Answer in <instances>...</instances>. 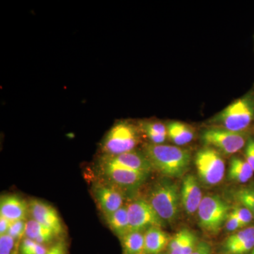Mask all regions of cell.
Masks as SVG:
<instances>
[{
    "label": "cell",
    "mask_w": 254,
    "mask_h": 254,
    "mask_svg": "<svg viewBox=\"0 0 254 254\" xmlns=\"http://www.w3.org/2000/svg\"><path fill=\"white\" fill-rule=\"evenodd\" d=\"M245 159L254 171V137L250 136L245 147Z\"/></svg>",
    "instance_id": "f546056e"
},
{
    "label": "cell",
    "mask_w": 254,
    "mask_h": 254,
    "mask_svg": "<svg viewBox=\"0 0 254 254\" xmlns=\"http://www.w3.org/2000/svg\"><path fill=\"white\" fill-rule=\"evenodd\" d=\"M227 173L228 181L245 185L252 180L254 171L245 158L233 156L230 160Z\"/></svg>",
    "instance_id": "2e32d148"
},
{
    "label": "cell",
    "mask_w": 254,
    "mask_h": 254,
    "mask_svg": "<svg viewBox=\"0 0 254 254\" xmlns=\"http://www.w3.org/2000/svg\"><path fill=\"white\" fill-rule=\"evenodd\" d=\"M14 254H18L17 253Z\"/></svg>",
    "instance_id": "d590c367"
},
{
    "label": "cell",
    "mask_w": 254,
    "mask_h": 254,
    "mask_svg": "<svg viewBox=\"0 0 254 254\" xmlns=\"http://www.w3.org/2000/svg\"><path fill=\"white\" fill-rule=\"evenodd\" d=\"M197 175L200 183L206 187H215L223 180L225 162L221 153L205 146L197 152L194 160Z\"/></svg>",
    "instance_id": "8992f818"
},
{
    "label": "cell",
    "mask_w": 254,
    "mask_h": 254,
    "mask_svg": "<svg viewBox=\"0 0 254 254\" xmlns=\"http://www.w3.org/2000/svg\"><path fill=\"white\" fill-rule=\"evenodd\" d=\"M127 207L130 232H144L150 227H163L166 223L145 198L132 200Z\"/></svg>",
    "instance_id": "9c48e42d"
},
{
    "label": "cell",
    "mask_w": 254,
    "mask_h": 254,
    "mask_svg": "<svg viewBox=\"0 0 254 254\" xmlns=\"http://www.w3.org/2000/svg\"><path fill=\"white\" fill-rule=\"evenodd\" d=\"M110 230L121 240L130 232L127 205H124L115 213L105 218Z\"/></svg>",
    "instance_id": "ffe728a7"
},
{
    "label": "cell",
    "mask_w": 254,
    "mask_h": 254,
    "mask_svg": "<svg viewBox=\"0 0 254 254\" xmlns=\"http://www.w3.org/2000/svg\"><path fill=\"white\" fill-rule=\"evenodd\" d=\"M228 195L236 204L248 209L254 218V184L230 189Z\"/></svg>",
    "instance_id": "44dd1931"
},
{
    "label": "cell",
    "mask_w": 254,
    "mask_h": 254,
    "mask_svg": "<svg viewBox=\"0 0 254 254\" xmlns=\"http://www.w3.org/2000/svg\"><path fill=\"white\" fill-rule=\"evenodd\" d=\"M191 254H211V247L205 242H200Z\"/></svg>",
    "instance_id": "1f68e13d"
},
{
    "label": "cell",
    "mask_w": 254,
    "mask_h": 254,
    "mask_svg": "<svg viewBox=\"0 0 254 254\" xmlns=\"http://www.w3.org/2000/svg\"><path fill=\"white\" fill-rule=\"evenodd\" d=\"M249 254H254V248L253 249V250H252V252H251Z\"/></svg>",
    "instance_id": "836d02e7"
},
{
    "label": "cell",
    "mask_w": 254,
    "mask_h": 254,
    "mask_svg": "<svg viewBox=\"0 0 254 254\" xmlns=\"http://www.w3.org/2000/svg\"><path fill=\"white\" fill-rule=\"evenodd\" d=\"M199 183L198 177L190 174L182 180L180 187V200L182 208L187 215H193L197 213L204 197Z\"/></svg>",
    "instance_id": "4fadbf2b"
},
{
    "label": "cell",
    "mask_w": 254,
    "mask_h": 254,
    "mask_svg": "<svg viewBox=\"0 0 254 254\" xmlns=\"http://www.w3.org/2000/svg\"><path fill=\"white\" fill-rule=\"evenodd\" d=\"M167 128L168 138L177 146L188 144L194 138V129L186 123L171 122L167 125Z\"/></svg>",
    "instance_id": "ac0fdd59"
},
{
    "label": "cell",
    "mask_w": 254,
    "mask_h": 254,
    "mask_svg": "<svg viewBox=\"0 0 254 254\" xmlns=\"http://www.w3.org/2000/svg\"><path fill=\"white\" fill-rule=\"evenodd\" d=\"M141 137L138 127L128 122L115 123L101 143L103 155H115L134 150Z\"/></svg>",
    "instance_id": "5b68a950"
},
{
    "label": "cell",
    "mask_w": 254,
    "mask_h": 254,
    "mask_svg": "<svg viewBox=\"0 0 254 254\" xmlns=\"http://www.w3.org/2000/svg\"><path fill=\"white\" fill-rule=\"evenodd\" d=\"M97 170L100 179L109 182L123 190L139 188L150 175V173L99 163H97Z\"/></svg>",
    "instance_id": "ba28073f"
},
{
    "label": "cell",
    "mask_w": 254,
    "mask_h": 254,
    "mask_svg": "<svg viewBox=\"0 0 254 254\" xmlns=\"http://www.w3.org/2000/svg\"><path fill=\"white\" fill-rule=\"evenodd\" d=\"M25 237L46 246L53 242L58 236L49 227L31 218L26 220Z\"/></svg>",
    "instance_id": "d6986e66"
},
{
    "label": "cell",
    "mask_w": 254,
    "mask_h": 254,
    "mask_svg": "<svg viewBox=\"0 0 254 254\" xmlns=\"http://www.w3.org/2000/svg\"><path fill=\"white\" fill-rule=\"evenodd\" d=\"M92 191L95 201L105 218L115 213L125 205L124 190L103 179L94 183Z\"/></svg>",
    "instance_id": "30bf717a"
},
{
    "label": "cell",
    "mask_w": 254,
    "mask_h": 254,
    "mask_svg": "<svg viewBox=\"0 0 254 254\" xmlns=\"http://www.w3.org/2000/svg\"><path fill=\"white\" fill-rule=\"evenodd\" d=\"M231 212L236 215L237 218L243 225V226L247 227L254 220L253 215L250 210L242 205L236 204L232 208Z\"/></svg>",
    "instance_id": "4316f807"
},
{
    "label": "cell",
    "mask_w": 254,
    "mask_h": 254,
    "mask_svg": "<svg viewBox=\"0 0 254 254\" xmlns=\"http://www.w3.org/2000/svg\"><path fill=\"white\" fill-rule=\"evenodd\" d=\"M29 204V216L40 222L42 225L49 227L60 237L64 232V225L59 213L54 207L46 202L39 199H31Z\"/></svg>",
    "instance_id": "8fae6325"
},
{
    "label": "cell",
    "mask_w": 254,
    "mask_h": 254,
    "mask_svg": "<svg viewBox=\"0 0 254 254\" xmlns=\"http://www.w3.org/2000/svg\"><path fill=\"white\" fill-rule=\"evenodd\" d=\"M48 249L46 246L24 237L19 244L20 254H46Z\"/></svg>",
    "instance_id": "cb8c5ba5"
},
{
    "label": "cell",
    "mask_w": 254,
    "mask_h": 254,
    "mask_svg": "<svg viewBox=\"0 0 254 254\" xmlns=\"http://www.w3.org/2000/svg\"><path fill=\"white\" fill-rule=\"evenodd\" d=\"M145 200L165 222L176 221L180 215V187L171 179L164 177L155 182L147 193Z\"/></svg>",
    "instance_id": "7a4b0ae2"
},
{
    "label": "cell",
    "mask_w": 254,
    "mask_h": 254,
    "mask_svg": "<svg viewBox=\"0 0 254 254\" xmlns=\"http://www.w3.org/2000/svg\"><path fill=\"white\" fill-rule=\"evenodd\" d=\"M254 248V226L242 229L230 235L222 246L224 254H249Z\"/></svg>",
    "instance_id": "5bb4252c"
},
{
    "label": "cell",
    "mask_w": 254,
    "mask_h": 254,
    "mask_svg": "<svg viewBox=\"0 0 254 254\" xmlns=\"http://www.w3.org/2000/svg\"><path fill=\"white\" fill-rule=\"evenodd\" d=\"M163 254V253H161V254Z\"/></svg>",
    "instance_id": "e575fe53"
},
{
    "label": "cell",
    "mask_w": 254,
    "mask_h": 254,
    "mask_svg": "<svg viewBox=\"0 0 254 254\" xmlns=\"http://www.w3.org/2000/svg\"><path fill=\"white\" fill-rule=\"evenodd\" d=\"M254 121V97L247 95L229 105L215 116L213 123L235 132L247 131Z\"/></svg>",
    "instance_id": "3957f363"
},
{
    "label": "cell",
    "mask_w": 254,
    "mask_h": 254,
    "mask_svg": "<svg viewBox=\"0 0 254 254\" xmlns=\"http://www.w3.org/2000/svg\"><path fill=\"white\" fill-rule=\"evenodd\" d=\"M0 215L11 222L27 220L29 216L28 201L16 194L1 195L0 198Z\"/></svg>",
    "instance_id": "9a60e30c"
},
{
    "label": "cell",
    "mask_w": 254,
    "mask_h": 254,
    "mask_svg": "<svg viewBox=\"0 0 254 254\" xmlns=\"http://www.w3.org/2000/svg\"><path fill=\"white\" fill-rule=\"evenodd\" d=\"M225 226L226 231L231 232V233H234V232L239 231L242 229L245 228L243 225L241 223L239 219L237 218L236 215L232 213V212H230V215L227 218Z\"/></svg>",
    "instance_id": "f1b7e54d"
},
{
    "label": "cell",
    "mask_w": 254,
    "mask_h": 254,
    "mask_svg": "<svg viewBox=\"0 0 254 254\" xmlns=\"http://www.w3.org/2000/svg\"><path fill=\"white\" fill-rule=\"evenodd\" d=\"M198 243L199 242H198V237L193 232L189 230L187 232L186 238H185V242H184L183 246H182V254H191L194 252Z\"/></svg>",
    "instance_id": "83f0119b"
},
{
    "label": "cell",
    "mask_w": 254,
    "mask_h": 254,
    "mask_svg": "<svg viewBox=\"0 0 254 254\" xmlns=\"http://www.w3.org/2000/svg\"><path fill=\"white\" fill-rule=\"evenodd\" d=\"M17 241L8 234L0 235V254H14L16 253Z\"/></svg>",
    "instance_id": "484cf974"
},
{
    "label": "cell",
    "mask_w": 254,
    "mask_h": 254,
    "mask_svg": "<svg viewBox=\"0 0 254 254\" xmlns=\"http://www.w3.org/2000/svg\"><path fill=\"white\" fill-rule=\"evenodd\" d=\"M143 152L153 170L166 178H180L190 168V152L181 147L150 143L144 145Z\"/></svg>",
    "instance_id": "6da1fadb"
},
{
    "label": "cell",
    "mask_w": 254,
    "mask_h": 254,
    "mask_svg": "<svg viewBox=\"0 0 254 254\" xmlns=\"http://www.w3.org/2000/svg\"><path fill=\"white\" fill-rule=\"evenodd\" d=\"M145 254H159L168 247L171 240L162 227H153L144 232Z\"/></svg>",
    "instance_id": "e0dca14e"
},
{
    "label": "cell",
    "mask_w": 254,
    "mask_h": 254,
    "mask_svg": "<svg viewBox=\"0 0 254 254\" xmlns=\"http://www.w3.org/2000/svg\"><path fill=\"white\" fill-rule=\"evenodd\" d=\"M250 137L247 131L235 132L213 127L202 132L200 139L205 146L213 148L222 155H231L245 148Z\"/></svg>",
    "instance_id": "52a82bcc"
},
{
    "label": "cell",
    "mask_w": 254,
    "mask_h": 254,
    "mask_svg": "<svg viewBox=\"0 0 254 254\" xmlns=\"http://www.w3.org/2000/svg\"><path fill=\"white\" fill-rule=\"evenodd\" d=\"M140 128L153 144H163L168 138L167 126L159 122H145Z\"/></svg>",
    "instance_id": "603a6c76"
},
{
    "label": "cell",
    "mask_w": 254,
    "mask_h": 254,
    "mask_svg": "<svg viewBox=\"0 0 254 254\" xmlns=\"http://www.w3.org/2000/svg\"><path fill=\"white\" fill-rule=\"evenodd\" d=\"M120 240L124 254H145L144 232H129Z\"/></svg>",
    "instance_id": "7402d4cb"
},
{
    "label": "cell",
    "mask_w": 254,
    "mask_h": 254,
    "mask_svg": "<svg viewBox=\"0 0 254 254\" xmlns=\"http://www.w3.org/2000/svg\"><path fill=\"white\" fill-rule=\"evenodd\" d=\"M26 220H17L11 222L7 234L17 242H21L26 235Z\"/></svg>",
    "instance_id": "d4e9b609"
},
{
    "label": "cell",
    "mask_w": 254,
    "mask_h": 254,
    "mask_svg": "<svg viewBox=\"0 0 254 254\" xmlns=\"http://www.w3.org/2000/svg\"><path fill=\"white\" fill-rule=\"evenodd\" d=\"M231 210L230 203L220 195H205L197 211L198 225L206 233L216 235L225 225Z\"/></svg>",
    "instance_id": "277c9868"
},
{
    "label": "cell",
    "mask_w": 254,
    "mask_h": 254,
    "mask_svg": "<svg viewBox=\"0 0 254 254\" xmlns=\"http://www.w3.org/2000/svg\"><path fill=\"white\" fill-rule=\"evenodd\" d=\"M11 222L8 219L0 215V235L7 234Z\"/></svg>",
    "instance_id": "d6a6232c"
},
{
    "label": "cell",
    "mask_w": 254,
    "mask_h": 254,
    "mask_svg": "<svg viewBox=\"0 0 254 254\" xmlns=\"http://www.w3.org/2000/svg\"><path fill=\"white\" fill-rule=\"evenodd\" d=\"M46 254H67V245L64 240H61L55 242L48 248Z\"/></svg>",
    "instance_id": "4dcf8cb0"
},
{
    "label": "cell",
    "mask_w": 254,
    "mask_h": 254,
    "mask_svg": "<svg viewBox=\"0 0 254 254\" xmlns=\"http://www.w3.org/2000/svg\"><path fill=\"white\" fill-rule=\"evenodd\" d=\"M98 163L115 165L150 174L153 171L149 160L146 158L143 152H138L136 150H132L120 155H103L98 160Z\"/></svg>",
    "instance_id": "7c38bea8"
}]
</instances>
